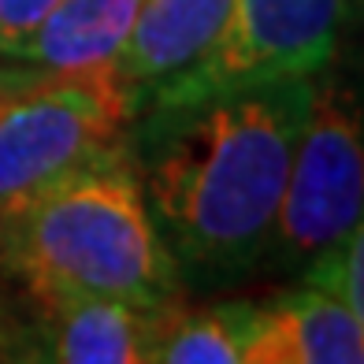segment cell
<instances>
[{
  "instance_id": "6da1fadb",
  "label": "cell",
  "mask_w": 364,
  "mask_h": 364,
  "mask_svg": "<svg viewBox=\"0 0 364 364\" xmlns=\"http://www.w3.org/2000/svg\"><path fill=\"white\" fill-rule=\"evenodd\" d=\"M312 93L287 78L134 112L127 153L178 275L230 283L264 260Z\"/></svg>"
},
{
  "instance_id": "7a4b0ae2",
  "label": "cell",
  "mask_w": 364,
  "mask_h": 364,
  "mask_svg": "<svg viewBox=\"0 0 364 364\" xmlns=\"http://www.w3.org/2000/svg\"><path fill=\"white\" fill-rule=\"evenodd\" d=\"M4 227L15 268L45 305L97 297L153 312L175 297L178 272L149 216L127 145Z\"/></svg>"
},
{
  "instance_id": "3957f363",
  "label": "cell",
  "mask_w": 364,
  "mask_h": 364,
  "mask_svg": "<svg viewBox=\"0 0 364 364\" xmlns=\"http://www.w3.org/2000/svg\"><path fill=\"white\" fill-rule=\"evenodd\" d=\"M134 101L115 78L41 71L0 101V223L127 145Z\"/></svg>"
},
{
  "instance_id": "277c9868",
  "label": "cell",
  "mask_w": 364,
  "mask_h": 364,
  "mask_svg": "<svg viewBox=\"0 0 364 364\" xmlns=\"http://www.w3.org/2000/svg\"><path fill=\"white\" fill-rule=\"evenodd\" d=\"M364 153L360 115L346 90H316L297 134L264 257L279 268H305L327 245L360 227Z\"/></svg>"
},
{
  "instance_id": "5b68a950",
  "label": "cell",
  "mask_w": 364,
  "mask_h": 364,
  "mask_svg": "<svg viewBox=\"0 0 364 364\" xmlns=\"http://www.w3.org/2000/svg\"><path fill=\"white\" fill-rule=\"evenodd\" d=\"M342 15L346 0H230L216 45L138 108L312 78L335 53Z\"/></svg>"
},
{
  "instance_id": "8992f818",
  "label": "cell",
  "mask_w": 364,
  "mask_h": 364,
  "mask_svg": "<svg viewBox=\"0 0 364 364\" xmlns=\"http://www.w3.org/2000/svg\"><path fill=\"white\" fill-rule=\"evenodd\" d=\"M242 364H364V327L323 290L301 287L272 305L230 301Z\"/></svg>"
},
{
  "instance_id": "52a82bcc",
  "label": "cell",
  "mask_w": 364,
  "mask_h": 364,
  "mask_svg": "<svg viewBox=\"0 0 364 364\" xmlns=\"http://www.w3.org/2000/svg\"><path fill=\"white\" fill-rule=\"evenodd\" d=\"M230 0H141L130 38L115 63V78L138 105L164 82L190 71L227 23Z\"/></svg>"
},
{
  "instance_id": "ba28073f",
  "label": "cell",
  "mask_w": 364,
  "mask_h": 364,
  "mask_svg": "<svg viewBox=\"0 0 364 364\" xmlns=\"http://www.w3.org/2000/svg\"><path fill=\"white\" fill-rule=\"evenodd\" d=\"M138 4L141 0H60L41 19L19 60L63 78H115Z\"/></svg>"
},
{
  "instance_id": "9c48e42d",
  "label": "cell",
  "mask_w": 364,
  "mask_h": 364,
  "mask_svg": "<svg viewBox=\"0 0 364 364\" xmlns=\"http://www.w3.org/2000/svg\"><path fill=\"white\" fill-rule=\"evenodd\" d=\"M48 309L56 312L53 364H145L138 309L97 297L56 301Z\"/></svg>"
},
{
  "instance_id": "30bf717a",
  "label": "cell",
  "mask_w": 364,
  "mask_h": 364,
  "mask_svg": "<svg viewBox=\"0 0 364 364\" xmlns=\"http://www.w3.org/2000/svg\"><path fill=\"white\" fill-rule=\"evenodd\" d=\"M145 364H242L227 309H190L175 297L153 312H141Z\"/></svg>"
},
{
  "instance_id": "8fae6325",
  "label": "cell",
  "mask_w": 364,
  "mask_h": 364,
  "mask_svg": "<svg viewBox=\"0 0 364 364\" xmlns=\"http://www.w3.org/2000/svg\"><path fill=\"white\" fill-rule=\"evenodd\" d=\"M360 268H364V238H360V227H353L346 238L327 245L320 257H312L305 264V287L331 294L350 312L364 316V301H360V275L364 272Z\"/></svg>"
},
{
  "instance_id": "7c38bea8",
  "label": "cell",
  "mask_w": 364,
  "mask_h": 364,
  "mask_svg": "<svg viewBox=\"0 0 364 364\" xmlns=\"http://www.w3.org/2000/svg\"><path fill=\"white\" fill-rule=\"evenodd\" d=\"M60 0H0V56L19 60L41 19Z\"/></svg>"
},
{
  "instance_id": "4fadbf2b",
  "label": "cell",
  "mask_w": 364,
  "mask_h": 364,
  "mask_svg": "<svg viewBox=\"0 0 364 364\" xmlns=\"http://www.w3.org/2000/svg\"><path fill=\"white\" fill-rule=\"evenodd\" d=\"M41 75V68H34V63H30V68H0V101H4L8 93H15V90H23L26 82H34Z\"/></svg>"
},
{
  "instance_id": "5bb4252c",
  "label": "cell",
  "mask_w": 364,
  "mask_h": 364,
  "mask_svg": "<svg viewBox=\"0 0 364 364\" xmlns=\"http://www.w3.org/2000/svg\"><path fill=\"white\" fill-rule=\"evenodd\" d=\"M0 364H8V360H4V357H0Z\"/></svg>"
}]
</instances>
